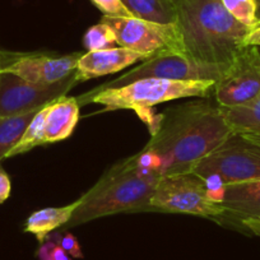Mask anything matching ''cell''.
I'll list each match as a JSON object with an SVG mask.
<instances>
[{"label": "cell", "mask_w": 260, "mask_h": 260, "mask_svg": "<svg viewBox=\"0 0 260 260\" xmlns=\"http://www.w3.org/2000/svg\"><path fill=\"white\" fill-rule=\"evenodd\" d=\"M240 223H241L245 229L249 230L250 232H252V234L260 237V219L247 218V219H242V221H240Z\"/></svg>", "instance_id": "28"}, {"label": "cell", "mask_w": 260, "mask_h": 260, "mask_svg": "<svg viewBox=\"0 0 260 260\" xmlns=\"http://www.w3.org/2000/svg\"><path fill=\"white\" fill-rule=\"evenodd\" d=\"M222 110L234 133L260 137V94L246 105Z\"/></svg>", "instance_id": "17"}, {"label": "cell", "mask_w": 260, "mask_h": 260, "mask_svg": "<svg viewBox=\"0 0 260 260\" xmlns=\"http://www.w3.org/2000/svg\"><path fill=\"white\" fill-rule=\"evenodd\" d=\"M170 2H172V3H174V4H175V6H176V7H177V4H179V3H180V2H181V0H170Z\"/></svg>", "instance_id": "31"}, {"label": "cell", "mask_w": 260, "mask_h": 260, "mask_svg": "<svg viewBox=\"0 0 260 260\" xmlns=\"http://www.w3.org/2000/svg\"><path fill=\"white\" fill-rule=\"evenodd\" d=\"M92 4L107 17H134L121 0H91Z\"/></svg>", "instance_id": "23"}, {"label": "cell", "mask_w": 260, "mask_h": 260, "mask_svg": "<svg viewBox=\"0 0 260 260\" xmlns=\"http://www.w3.org/2000/svg\"><path fill=\"white\" fill-rule=\"evenodd\" d=\"M176 8L185 52L199 61L229 65L251 31L227 12L222 0H181Z\"/></svg>", "instance_id": "2"}, {"label": "cell", "mask_w": 260, "mask_h": 260, "mask_svg": "<svg viewBox=\"0 0 260 260\" xmlns=\"http://www.w3.org/2000/svg\"><path fill=\"white\" fill-rule=\"evenodd\" d=\"M136 18L161 24L177 22V8L170 0H121Z\"/></svg>", "instance_id": "16"}, {"label": "cell", "mask_w": 260, "mask_h": 260, "mask_svg": "<svg viewBox=\"0 0 260 260\" xmlns=\"http://www.w3.org/2000/svg\"><path fill=\"white\" fill-rule=\"evenodd\" d=\"M244 46H259L260 47V24L247 34L245 37Z\"/></svg>", "instance_id": "27"}, {"label": "cell", "mask_w": 260, "mask_h": 260, "mask_svg": "<svg viewBox=\"0 0 260 260\" xmlns=\"http://www.w3.org/2000/svg\"><path fill=\"white\" fill-rule=\"evenodd\" d=\"M231 134L223 110L208 100H197L159 115L158 126L144 149L159 157L161 176L184 174Z\"/></svg>", "instance_id": "1"}, {"label": "cell", "mask_w": 260, "mask_h": 260, "mask_svg": "<svg viewBox=\"0 0 260 260\" xmlns=\"http://www.w3.org/2000/svg\"><path fill=\"white\" fill-rule=\"evenodd\" d=\"M221 109L242 106L260 94V47L244 46L232 59L214 86Z\"/></svg>", "instance_id": "10"}, {"label": "cell", "mask_w": 260, "mask_h": 260, "mask_svg": "<svg viewBox=\"0 0 260 260\" xmlns=\"http://www.w3.org/2000/svg\"><path fill=\"white\" fill-rule=\"evenodd\" d=\"M82 52L68 55L18 54L16 59L0 71L9 72L35 84H54L76 72Z\"/></svg>", "instance_id": "11"}, {"label": "cell", "mask_w": 260, "mask_h": 260, "mask_svg": "<svg viewBox=\"0 0 260 260\" xmlns=\"http://www.w3.org/2000/svg\"><path fill=\"white\" fill-rule=\"evenodd\" d=\"M204 182H206L208 198L214 203L222 204L224 199V194H226V182L217 175H209V176L204 177Z\"/></svg>", "instance_id": "24"}, {"label": "cell", "mask_w": 260, "mask_h": 260, "mask_svg": "<svg viewBox=\"0 0 260 260\" xmlns=\"http://www.w3.org/2000/svg\"><path fill=\"white\" fill-rule=\"evenodd\" d=\"M255 4H256V16L257 19L260 21V0H254Z\"/></svg>", "instance_id": "30"}, {"label": "cell", "mask_w": 260, "mask_h": 260, "mask_svg": "<svg viewBox=\"0 0 260 260\" xmlns=\"http://www.w3.org/2000/svg\"><path fill=\"white\" fill-rule=\"evenodd\" d=\"M46 240L55 242L56 245H59L62 250H64L67 254L71 255L72 257H77V259H83V251H82V247L79 241L77 240V237L74 235H72L71 232H59L54 231L46 237ZM45 240V241H46Z\"/></svg>", "instance_id": "22"}, {"label": "cell", "mask_w": 260, "mask_h": 260, "mask_svg": "<svg viewBox=\"0 0 260 260\" xmlns=\"http://www.w3.org/2000/svg\"><path fill=\"white\" fill-rule=\"evenodd\" d=\"M153 57L130 49L117 46L111 49L87 51L77 64L76 74L78 82L99 78L122 71L137 61H146Z\"/></svg>", "instance_id": "12"}, {"label": "cell", "mask_w": 260, "mask_h": 260, "mask_svg": "<svg viewBox=\"0 0 260 260\" xmlns=\"http://www.w3.org/2000/svg\"><path fill=\"white\" fill-rule=\"evenodd\" d=\"M50 105V104H49ZM49 105L44 106L42 109L39 110L32 121L29 122L27 126L26 132L23 133L22 138L19 139L18 143L12 148V151L7 154L6 158H11L13 156H18V154L27 153L35 147L42 146L45 144L44 139V127H45V117H46L47 110H49Z\"/></svg>", "instance_id": "19"}, {"label": "cell", "mask_w": 260, "mask_h": 260, "mask_svg": "<svg viewBox=\"0 0 260 260\" xmlns=\"http://www.w3.org/2000/svg\"><path fill=\"white\" fill-rule=\"evenodd\" d=\"M222 4L237 22L247 28L252 29L260 24L254 0H222Z\"/></svg>", "instance_id": "21"}, {"label": "cell", "mask_w": 260, "mask_h": 260, "mask_svg": "<svg viewBox=\"0 0 260 260\" xmlns=\"http://www.w3.org/2000/svg\"><path fill=\"white\" fill-rule=\"evenodd\" d=\"M159 175L138 169L132 158L112 166L92 189L82 195L67 226H77L122 212L149 211Z\"/></svg>", "instance_id": "3"}, {"label": "cell", "mask_w": 260, "mask_h": 260, "mask_svg": "<svg viewBox=\"0 0 260 260\" xmlns=\"http://www.w3.org/2000/svg\"><path fill=\"white\" fill-rule=\"evenodd\" d=\"M116 44V36L110 26L104 22L89 27L83 36V45L88 51L111 49Z\"/></svg>", "instance_id": "20"}, {"label": "cell", "mask_w": 260, "mask_h": 260, "mask_svg": "<svg viewBox=\"0 0 260 260\" xmlns=\"http://www.w3.org/2000/svg\"><path fill=\"white\" fill-rule=\"evenodd\" d=\"M214 81H170V79L144 78L132 82L119 88L91 91L78 99L79 105L99 104L106 111L133 110L148 125L153 134L159 124V115H154L149 109L164 102L174 100L201 97L207 99L214 91Z\"/></svg>", "instance_id": "4"}, {"label": "cell", "mask_w": 260, "mask_h": 260, "mask_svg": "<svg viewBox=\"0 0 260 260\" xmlns=\"http://www.w3.org/2000/svg\"><path fill=\"white\" fill-rule=\"evenodd\" d=\"M78 83L74 72L54 84H35L9 72L0 71V117L36 111L56 101Z\"/></svg>", "instance_id": "9"}, {"label": "cell", "mask_w": 260, "mask_h": 260, "mask_svg": "<svg viewBox=\"0 0 260 260\" xmlns=\"http://www.w3.org/2000/svg\"><path fill=\"white\" fill-rule=\"evenodd\" d=\"M149 211L222 218L224 209L208 198L206 182L194 172L159 177L149 202Z\"/></svg>", "instance_id": "5"}, {"label": "cell", "mask_w": 260, "mask_h": 260, "mask_svg": "<svg viewBox=\"0 0 260 260\" xmlns=\"http://www.w3.org/2000/svg\"><path fill=\"white\" fill-rule=\"evenodd\" d=\"M2 54H3V51H0V55H2Z\"/></svg>", "instance_id": "33"}, {"label": "cell", "mask_w": 260, "mask_h": 260, "mask_svg": "<svg viewBox=\"0 0 260 260\" xmlns=\"http://www.w3.org/2000/svg\"><path fill=\"white\" fill-rule=\"evenodd\" d=\"M251 137H254V138H255V139H256V141H257V142H259V143H260V137H257V136H251Z\"/></svg>", "instance_id": "32"}, {"label": "cell", "mask_w": 260, "mask_h": 260, "mask_svg": "<svg viewBox=\"0 0 260 260\" xmlns=\"http://www.w3.org/2000/svg\"><path fill=\"white\" fill-rule=\"evenodd\" d=\"M229 65L211 64L195 60L187 55L166 54L157 55L126 72L122 76L107 81L94 88L102 91L107 88H119L132 82L144 78L170 79V81H214L217 82L226 72Z\"/></svg>", "instance_id": "7"}, {"label": "cell", "mask_w": 260, "mask_h": 260, "mask_svg": "<svg viewBox=\"0 0 260 260\" xmlns=\"http://www.w3.org/2000/svg\"><path fill=\"white\" fill-rule=\"evenodd\" d=\"M81 116V105L76 97H60L49 105L45 117V144L68 139L73 134Z\"/></svg>", "instance_id": "13"}, {"label": "cell", "mask_w": 260, "mask_h": 260, "mask_svg": "<svg viewBox=\"0 0 260 260\" xmlns=\"http://www.w3.org/2000/svg\"><path fill=\"white\" fill-rule=\"evenodd\" d=\"M39 260H72V256L64 251L59 245L46 240L37 250Z\"/></svg>", "instance_id": "25"}, {"label": "cell", "mask_w": 260, "mask_h": 260, "mask_svg": "<svg viewBox=\"0 0 260 260\" xmlns=\"http://www.w3.org/2000/svg\"><path fill=\"white\" fill-rule=\"evenodd\" d=\"M11 177L3 169H0V204H3L11 197Z\"/></svg>", "instance_id": "26"}, {"label": "cell", "mask_w": 260, "mask_h": 260, "mask_svg": "<svg viewBox=\"0 0 260 260\" xmlns=\"http://www.w3.org/2000/svg\"><path fill=\"white\" fill-rule=\"evenodd\" d=\"M224 217L236 219H260V180L226 185V194L221 204Z\"/></svg>", "instance_id": "14"}, {"label": "cell", "mask_w": 260, "mask_h": 260, "mask_svg": "<svg viewBox=\"0 0 260 260\" xmlns=\"http://www.w3.org/2000/svg\"><path fill=\"white\" fill-rule=\"evenodd\" d=\"M101 22L110 26L119 46L142 54L186 55L177 24H161L136 17H107Z\"/></svg>", "instance_id": "8"}, {"label": "cell", "mask_w": 260, "mask_h": 260, "mask_svg": "<svg viewBox=\"0 0 260 260\" xmlns=\"http://www.w3.org/2000/svg\"><path fill=\"white\" fill-rule=\"evenodd\" d=\"M37 112L39 110L9 117H0V162L6 159L7 154L18 143Z\"/></svg>", "instance_id": "18"}, {"label": "cell", "mask_w": 260, "mask_h": 260, "mask_svg": "<svg viewBox=\"0 0 260 260\" xmlns=\"http://www.w3.org/2000/svg\"><path fill=\"white\" fill-rule=\"evenodd\" d=\"M81 201H76L64 207H49L34 212L24 223V232L36 236L40 244L45 242L46 237L51 232L59 230L61 226H67L78 208Z\"/></svg>", "instance_id": "15"}, {"label": "cell", "mask_w": 260, "mask_h": 260, "mask_svg": "<svg viewBox=\"0 0 260 260\" xmlns=\"http://www.w3.org/2000/svg\"><path fill=\"white\" fill-rule=\"evenodd\" d=\"M191 172L201 177L217 175L226 184L260 180V143L251 136L234 133Z\"/></svg>", "instance_id": "6"}, {"label": "cell", "mask_w": 260, "mask_h": 260, "mask_svg": "<svg viewBox=\"0 0 260 260\" xmlns=\"http://www.w3.org/2000/svg\"><path fill=\"white\" fill-rule=\"evenodd\" d=\"M18 52H7L3 51V54L0 55V69H3L4 67L9 64V62L13 61L14 59L17 57Z\"/></svg>", "instance_id": "29"}]
</instances>
